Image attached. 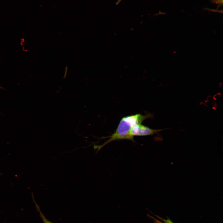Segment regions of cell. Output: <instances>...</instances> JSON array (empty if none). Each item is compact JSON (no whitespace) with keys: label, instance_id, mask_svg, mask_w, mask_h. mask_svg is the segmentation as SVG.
<instances>
[{"label":"cell","instance_id":"4","mask_svg":"<svg viewBox=\"0 0 223 223\" xmlns=\"http://www.w3.org/2000/svg\"><path fill=\"white\" fill-rule=\"evenodd\" d=\"M210 2L213 3H216L218 4V7L222 6L223 5V0H210ZM218 7H217L218 8Z\"/></svg>","mask_w":223,"mask_h":223},{"label":"cell","instance_id":"5","mask_svg":"<svg viewBox=\"0 0 223 223\" xmlns=\"http://www.w3.org/2000/svg\"><path fill=\"white\" fill-rule=\"evenodd\" d=\"M161 220H163L165 223H173V222H172L168 218L166 219H163L162 218H161V217L157 216Z\"/></svg>","mask_w":223,"mask_h":223},{"label":"cell","instance_id":"6","mask_svg":"<svg viewBox=\"0 0 223 223\" xmlns=\"http://www.w3.org/2000/svg\"><path fill=\"white\" fill-rule=\"evenodd\" d=\"M151 217V218L154 221L155 223H159L158 222V220L153 217L151 216H150Z\"/></svg>","mask_w":223,"mask_h":223},{"label":"cell","instance_id":"7","mask_svg":"<svg viewBox=\"0 0 223 223\" xmlns=\"http://www.w3.org/2000/svg\"><path fill=\"white\" fill-rule=\"evenodd\" d=\"M158 222L159 223H164L158 220Z\"/></svg>","mask_w":223,"mask_h":223},{"label":"cell","instance_id":"1","mask_svg":"<svg viewBox=\"0 0 223 223\" xmlns=\"http://www.w3.org/2000/svg\"><path fill=\"white\" fill-rule=\"evenodd\" d=\"M153 117V114L148 113L144 115L137 114L122 117L115 132L111 136L107 137H109V139L102 145H94V150L98 149L97 153L105 145L114 141L126 139L134 142V137L130 133L132 127L135 125L141 124L147 119L152 118Z\"/></svg>","mask_w":223,"mask_h":223},{"label":"cell","instance_id":"2","mask_svg":"<svg viewBox=\"0 0 223 223\" xmlns=\"http://www.w3.org/2000/svg\"><path fill=\"white\" fill-rule=\"evenodd\" d=\"M168 129H154L141 124L135 125L131 128L130 134L133 137L152 135Z\"/></svg>","mask_w":223,"mask_h":223},{"label":"cell","instance_id":"3","mask_svg":"<svg viewBox=\"0 0 223 223\" xmlns=\"http://www.w3.org/2000/svg\"><path fill=\"white\" fill-rule=\"evenodd\" d=\"M33 200L34 202L35 203V205L36 206V209L38 212L39 213L40 216L42 219V220L43 221V223H53L50 221L48 220L45 216L44 215V214H43V213L41 211L40 208H39V206H38L37 204V203L36 202H35L34 199V197H33Z\"/></svg>","mask_w":223,"mask_h":223}]
</instances>
